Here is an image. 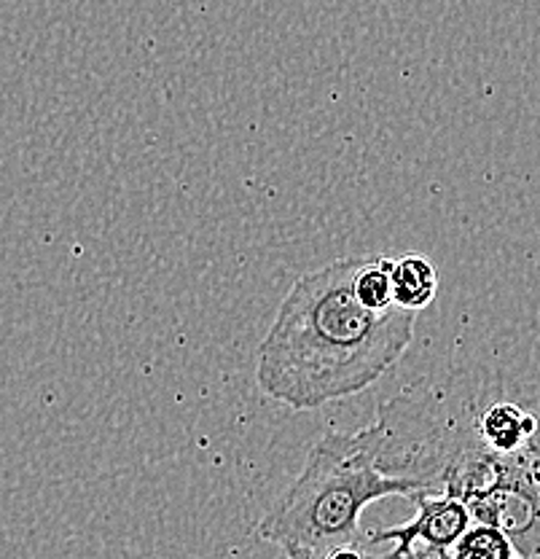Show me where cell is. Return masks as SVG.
I'll use <instances>...</instances> for the list:
<instances>
[{"instance_id": "obj_1", "label": "cell", "mask_w": 540, "mask_h": 559, "mask_svg": "<svg viewBox=\"0 0 540 559\" xmlns=\"http://www.w3.org/2000/svg\"><path fill=\"white\" fill-rule=\"evenodd\" d=\"M356 259H336L293 283L255 358V382L290 409H321L363 393L404 358L417 312L369 310L356 296Z\"/></svg>"}, {"instance_id": "obj_2", "label": "cell", "mask_w": 540, "mask_h": 559, "mask_svg": "<svg viewBox=\"0 0 540 559\" xmlns=\"http://www.w3.org/2000/svg\"><path fill=\"white\" fill-rule=\"evenodd\" d=\"M415 485L385 476L374 463L369 433H325L293 485L259 522V535L286 549L321 551L360 544V514L374 500L415 492Z\"/></svg>"}, {"instance_id": "obj_3", "label": "cell", "mask_w": 540, "mask_h": 559, "mask_svg": "<svg viewBox=\"0 0 540 559\" xmlns=\"http://www.w3.org/2000/svg\"><path fill=\"white\" fill-rule=\"evenodd\" d=\"M406 498L417 506L415 520L398 527L374 533V544H393V551L411 549V546H439L449 549L457 538L470 527V514L466 503L449 498L444 492L415 489Z\"/></svg>"}, {"instance_id": "obj_4", "label": "cell", "mask_w": 540, "mask_h": 559, "mask_svg": "<svg viewBox=\"0 0 540 559\" xmlns=\"http://www.w3.org/2000/svg\"><path fill=\"white\" fill-rule=\"evenodd\" d=\"M540 425V412L519 401L503 399L501 393H487L479 388L476 401V433L481 444L497 457H511L525 450L527 441L536 436Z\"/></svg>"}, {"instance_id": "obj_5", "label": "cell", "mask_w": 540, "mask_h": 559, "mask_svg": "<svg viewBox=\"0 0 540 559\" xmlns=\"http://www.w3.org/2000/svg\"><path fill=\"white\" fill-rule=\"evenodd\" d=\"M391 285H393V305L400 310L420 312L431 307L439 290V272L428 255L409 253L393 259L391 266Z\"/></svg>"}, {"instance_id": "obj_6", "label": "cell", "mask_w": 540, "mask_h": 559, "mask_svg": "<svg viewBox=\"0 0 540 559\" xmlns=\"http://www.w3.org/2000/svg\"><path fill=\"white\" fill-rule=\"evenodd\" d=\"M452 559H521L508 535L490 524L470 522V527L449 546Z\"/></svg>"}, {"instance_id": "obj_7", "label": "cell", "mask_w": 540, "mask_h": 559, "mask_svg": "<svg viewBox=\"0 0 540 559\" xmlns=\"http://www.w3.org/2000/svg\"><path fill=\"white\" fill-rule=\"evenodd\" d=\"M288 559H385L374 557L363 549V544H347V546H331V549L310 551V549H286L283 551Z\"/></svg>"}, {"instance_id": "obj_8", "label": "cell", "mask_w": 540, "mask_h": 559, "mask_svg": "<svg viewBox=\"0 0 540 559\" xmlns=\"http://www.w3.org/2000/svg\"><path fill=\"white\" fill-rule=\"evenodd\" d=\"M385 559H452V551L439 546H411L404 551H391Z\"/></svg>"}, {"instance_id": "obj_9", "label": "cell", "mask_w": 540, "mask_h": 559, "mask_svg": "<svg viewBox=\"0 0 540 559\" xmlns=\"http://www.w3.org/2000/svg\"><path fill=\"white\" fill-rule=\"evenodd\" d=\"M530 559H540V555L538 557H530Z\"/></svg>"}]
</instances>
